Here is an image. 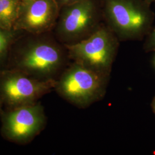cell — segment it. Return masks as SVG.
<instances>
[{
  "label": "cell",
  "instance_id": "cell-1",
  "mask_svg": "<svg viewBox=\"0 0 155 155\" xmlns=\"http://www.w3.org/2000/svg\"><path fill=\"white\" fill-rule=\"evenodd\" d=\"M36 38L11 50L5 68L43 81L56 80L71 61L65 45L49 36Z\"/></svg>",
  "mask_w": 155,
  "mask_h": 155
},
{
  "label": "cell",
  "instance_id": "cell-2",
  "mask_svg": "<svg viewBox=\"0 0 155 155\" xmlns=\"http://www.w3.org/2000/svg\"><path fill=\"white\" fill-rule=\"evenodd\" d=\"M104 22L120 41L140 40L152 30L154 13L148 0H100Z\"/></svg>",
  "mask_w": 155,
  "mask_h": 155
},
{
  "label": "cell",
  "instance_id": "cell-3",
  "mask_svg": "<svg viewBox=\"0 0 155 155\" xmlns=\"http://www.w3.org/2000/svg\"><path fill=\"white\" fill-rule=\"evenodd\" d=\"M110 78L71 61L56 80L54 90L69 104L85 109L105 97Z\"/></svg>",
  "mask_w": 155,
  "mask_h": 155
},
{
  "label": "cell",
  "instance_id": "cell-4",
  "mask_svg": "<svg viewBox=\"0 0 155 155\" xmlns=\"http://www.w3.org/2000/svg\"><path fill=\"white\" fill-rule=\"evenodd\" d=\"M116 35L104 22L88 38L72 45H64L71 61L110 77L120 45Z\"/></svg>",
  "mask_w": 155,
  "mask_h": 155
},
{
  "label": "cell",
  "instance_id": "cell-5",
  "mask_svg": "<svg viewBox=\"0 0 155 155\" xmlns=\"http://www.w3.org/2000/svg\"><path fill=\"white\" fill-rule=\"evenodd\" d=\"M103 22L100 0H81L61 8L56 38L63 45L74 44L88 38Z\"/></svg>",
  "mask_w": 155,
  "mask_h": 155
},
{
  "label": "cell",
  "instance_id": "cell-6",
  "mask_svg": "<svg viewBox=\"0 0 155 155\" xmlns=\"http://www.w3.org/2000/svg\"><path fill=\"white\" fill-rule=\"evenodd\" d=\"M55 80L43 81L20 71L0 70V100L5 108L33 104L54 90Z\"/></svg>",
  "mask_w": 155,
  "mask_h": 155
},
{
  "label": "cell",
  "instance_id": "cell-7",
  "mask_svg": "<svg viewBox=\"0 0 155 155\" xmlns=\"http://www.w3.org/2000/svg\"><path fill=\"white\" fill-rule=\"evenodd\" d=\"M1 134L3 138L17 144H27L46 127L45 108L40 102L13 108H5L1 115Z\"/></svg>",
  "mask_w": 155,
  "mask_h": 155
},
{
  "label": "cell",
  "instance_id": "cell-8",
  "mask_svg": "<svg viewBox=\"0 0 155 155\" xmlns=\"http://www.w3.org/2000/svg\"><path fill=\"white\" fill-rule=\"evenodd\" d=\"M60 9L56 0H35L21 3L13 29L32 35L50 32L55 27Z\"/></svg>",
  "mask_w": 155,
  "mask_h": 155
},
{
  "label": "cell",
  "instance_id": "cell-9",
  "mask_svg": "<svg viewBox=\"0 0 155 155\" xmlns=\"http://www.w3.org/2000/svg\"><path fill=\"white\" fill-rule=\"evenodd\" d=\"M20 0H0V28L13 30L18 17Z\"/></svg>",
  "mask_w": 155,
  "mask_h": 155
},
{
  "label": "cell",
  "instance_id": "cell-10",
  "mask_svg": "<svg viewBox=\"0 0 155 155\" xmlns=\"http://www.w3.org/2000/svg\"><path fill=\"white\" fill-rule=\"evenodd\" d=\"M22 31L0 28V70L5 68L12 47Z\"/></svg>",
  "mask_w": 155,
  "mask_h": 155
},
{
  "label": "cell",
  "instance_id": "cell-11",
  "mask_svg": "<svg viewBox=\"0 0 155 155\" xmlns=\"http://www.w3.org/2000/svg\"><path fill=\"white\" fill-rule=\"evenodd\" d=\"M143 48L147 52L155 51V27L147 36Z\"/></svg>",
  "mask_w": 155,
  "mask_h": 155
},
{
  "label": "cell",
  "instance_id": "cell-12",
  "mask_svg": "<svg viewBox=\"0 0 155 155\" xmlns=\"http://www.w3.org/2000/svg\"><path fill=\"white\" fill-rule=\"evenodd\" d=\"M56 1L58 2L60 8H61V7L64 6L71 4L78 1H79L81 0H56Z\"/></svg>",
  "mask_w": 155,
  "mask_h": 155
},
{
  "label": "cell",
  "instance_id": "cell-13",
  "mask_svg": "<svg viewBox=\"0 0 155 155\" xmlns=\"http://www.w3.org/2000/svg\"><path fill=\"white\" fill-rule=\"evenodd\" d=\"M151 107H152L153 112L154 113V114H155V97H153V100H152V103H151Z\"/></svg>",
  "mask_w": 155,
  "mask_h": 155
},
{
  "label": "cell",
  "instance_id": "cell-14",
  "mask_svg": "<svg viewBox=\"0 0 155 155\" xmlns=\"http://www.w3.org/2000/svg\"><path fill=\"white\" fill-rule=\"evenodd\" d=\"M4 106H3V105H2V102H1V100H0V116H1V114H2V111L4 110V109H3V107Z\"/></svg>",
  "mask_w": 155,
  "mask_h": 155
},
{
  "label": "cell",
  "instance_id": "cell-15",
  "mask_svg": "<svg viewBox=\"0 0 155 155\" xmlns=\"http://www.w3.org/2000/svg\"><path fill=\"white\" fill-rule=\"evenodd\" d=\"M20 1H21V3H28V2L33 1H35V0H20Z\"/></svg>",
  "mask_w": 155,
  "mask_h": 155
},
{
  "label": "cell",
  "instance_id": "cell-16",
  "mask_svg": "<svg viewBox=\"0 0 155 155\" xmlns=\"http://www.w3.org/2000/svg\"><path fill=\"white\" fill-rule=\"evenodd\" d=\"M149 2H150V3L152 2H155V0H148Z\"/></svg>",
  "mask_w": 155,
  "mask_h": 155
},
{
  "label": "cell",
  "instance_id": "cell-17",
  "mask_svg": "<svg viewBox=\"0 0 155 155\" xmlns=\"http://www.w3.org/2000/svg\"></svg>",
  "mask_w": 155,
  "mask_h": 155
}]
</instances>
